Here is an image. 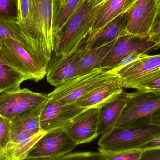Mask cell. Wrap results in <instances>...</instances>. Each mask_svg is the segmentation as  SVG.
Returning <instances> with one entry per match:
<instances>
[{"mask_svg":"<svg viewBox=\"0 0 160 160\" xmlns=\"http://www.w3.org/2000/svg\"><path fill=\"white\" fill-rule=\"evenodd\" d=\"M160 113V93L137 90L129 93V98L115 128L141 127L152 124Z\"/></svg>","mask_w":160,"mask_h":160,"instance_id":"277c9868","label":"cell"},{"mask_svg":"<svg viewBox=\"0 0 160 160\" xmlns=\"http://www.w3.org/2000/svg\"><path fill=\"white\" fill-rule=\"evenodd\" d=\"M78 145L65 129L47 132L35 145L28 156L56 158L73 151Z\"/></svg>","mask_w":160,"mask_h":160,"instance_id":"8fae6325","label":"cell"},{"mask_svg":"<svg viewBox=\"0 0 160 160\" xmlns=\"http://www.w3.org/2000/svg\"><path fill=\"white\" fill-rule=\"evenodd\" d=\"M117 74L123 88L143 90L148 83L160 77V54H146L121 69Z\"/></svg>","mask_w":160,"mask_h":160,"instance_id":"52a82bcc","label":"cell"},{"mask_svg":"<svg viewBox=\"0 0 160 160\" xmlns=\"http://www.w3.org/2000/svg\"><path fill=\"white\" fill-rule=\"evenodd\" d=\"M19 17L18 0H0V19L17 21Z\"/></svg>","mask_w":160,"mask_h":160,"instance_id":"cb8c5ba5","label":"cell"},{"mask_svg":"<svg viewBox=\"0 0 160 160\" xmlns=\"http://www.w3.org/2000/svg\"><path fill=\"white\" fill-rule=\"evenodd\" d=\"M151 41L149 36L142 38L131 35L125 34L116 41L114 45L100 64V68L110 69L114 64L126 55L134 51L147 53L159 48Z\"/></svg>","mask_w":160,"mask_h":160,"instance_id":"7c38bea8","label":"cell"},{"mask_svg":"<svg viewBox=\"0 0 160 160\" xmlns=\"http://www.w3.org/2000/svg\"><path fill=\"white\" fill-rule=\"evenodd\" d=\"M99 151L103 154L105 160H139L142 153V150L139 149L121 152Z\"/></svg>","mask_w":160,"mask_h":160,"instance_id":"d4e9b609","label":"cell"},{"mask_svg":"<svg viewBox=\"0 0 160 160\" xmlns=\"http://www.w3.org/2000/svg\"><path fill=\"white\" fill-rule=\"evenodd\" d=\"M136 0H108L101 5L91 32L100 29L121 14L128 12Z\"/></svg>","mask_w":160,"mask_h":160,"instance_id":"d6986e66","label":"cell"},{"mask_svg":"<svg viewBox=\"0 0 160 160\" xmlns=\"http://www.w3.org/2000/svg\"><path fill=\"white\" fill-rule=\"evenodd\" d=\"M116 41L93 49H87L83 42L80 44L77 76L100 68V64L114 45Z\"/></svg>","mask_w":160,"mask_h":160,"instance_id":"ac0fdd59","label":"cell"},{"mask_svg":"<svg viewBox=\"0 0 160 160\" xmlns=\"http://www.w3.org/2000/svg\"><path fill=\"white\" fill-rule=\"evenodd\" d=\"M152 123L160 125V113L153 118L152 120Z\"/></svg>","mask_w":160,"mask_h":160,"instance_id":"e575fe53","label":"cell"},{"mask_svg":"<svg viewBox=\"0 0 160 160\" xmlns=\"http://www.w3.org/2000/svg\"><path fill=\"white\" fill-rule=\"evenodd\" d=\"M88 109L75 103H61L50 99L40 116V127L48 132L66 128L80 118Z\"/></svg>","mask_w":160,"mask_h":160,"instance_id":"9c48e42d","label":"cell"},{"mask_svg":"<svg viewBox=\"0 0 160 160\" xmlns=\"http://www.w3.org/2000/svg\"><path fill=\"white\" fill-rule=\"evenodd\" d=\"M160 134V125L152 124L132 128H115L101 136L98 150L121 152L137 150Z\"/></svg>","mask_w":160,"mask_h":160,"instance_id":"3957f363","label":"cell"},{"mask_svg":"<svg viewBox=\"0 0 160 160\" xmlns=\"http://www.w3.org/2000/svg\"><path fill=\"white\" fill-rule=\"evenodd\" d=\"M98 113V109H88L77 121L65 128L78 145L90 142L99 136Z\"/></svg>","mask_w":160,"mask_h":160,"instance_id":"e0dca14e","label":"cell"},{"mask_svg":"<svg viewBox=\"0 0 160 160\" xmlns=\"http://www.w3.org/2000/svg\"><path fill=\"white\" fill-rule=\"evenodd\" d=\"M129 98V93L122 92L98 109V133L105 135L117 125Z\"/></svg>","mask_w":160,"mask_h":160,"instance_id":"2e32d148","label":"cell"},{"mask_svg":"<svg viewBox=\"0 0 160 160\" xmlns=\"http://www.w3.org/2000/svg\"><path fill=\"white\" fill-rule=\"evenodd\" d=\"M117 75L110 69L99 68L68 80L48 95L53 101L65 104L75 103L80 98Z\"/></svg>","mask_w":160,"mask_h":160,"instance_id":"5b68a950","label":"cell"},{"mask_svg":"<svg viewBox=\"0 0 160 160\" xmlns=\"http://www.w3.org/2000/svg\"><path fill=\"white\" fill-rule=\"evenodd\" d=\"M147 53L140 51L133 52L120 59L110 68V70L117 74V72L120 71L122 68L126 67L138 59L143 57Z\"/></svg>","mask_w":160,"mask_h":160,"instance_id":"484cf974","label":"cell"},{"mask_svg":"<svg viewBox=\"0 0 160 160\" xmlns=\"http://www.w3.org/2000/svg\"><path fill=\"white\" fill-rule=\"evenodd\" d=\"M0 160H7L6 156L4 149L0 144Z\"/></svg>","mask_w":160,"mask_h":160,"instance_id":"836d02e7","label":"cell"},{"mask_svg":"<svg viewBox=\"0 0 160 160\" xmlns=\"http://www.w3.org/2000/svg\"><path fill=\"white\" fill-rule=\"evenodd\" d=\"M11 128L10 120L0 115V144L5 150L10 142Z\"/></svg>","mask_w":160,"mask_h":160,"instance_id":"4316f807","label":"cell"},{"mask_svg":"<svg viewBox=\"0 0 160 160\" xmlns=\"http://www.w3.org/2000/svg\"><path fill=\"white\" fill-rule=\"evenodd\" d=\"M155 148H160V134L150 140L148 142L145 144L139 149L145 150Z\"/></svg>","mask_w":160,"mask_h":160,"instance_id":"4dcf8cb0","label":"cell"},{"mask_svg":"<svg viewBox=\"0 0 160 160\" xmlns=\"http://www.w3.org/2000/svg\"><path fill=\"white\" fill-rule=\"evenodd\" d=\"M123 88L121 80L117 75L80 98L76 102L86 109H99L123 92Z\"/></svg>","mask_w":160,"mask_h":160,"instance_id":"9a60e30c","label":"cell"},{"mask_svg":"<svg viewBox=\"0 0 160 160\" xmlns=\"http://www.w3.org/2000/svg\"><path fill=\"white\" fill-rule=\"evenodd\" d=\"M49 100L48 94L26 88L3 91L0 93V115L10 120Z\"/></svg>","mask_w":160,"mask_h":160,"instance_id":"ba28073f","label":"cell"},{"mask_svg":"<svg viewBox=\"0 0 160 160\" xmlns=\"http://www.w3.org/2000/svg\"><path fill=\"white\" fill-rule=\"evenodd\" d=\"M86 0H62V4L53 25L54 44L68 22Z\"/></svg>","mask_w":160,"mask_h":160,"instance_id":"44dd1931","label":"cell"},{"mask_svg":"<svg viewBox=\"0 0 160 160\" xmlns=\"http://www.w3.org/2000/svg\"><path fill=\"white\" fill-rule=\"evenodd\" d=\"M79 48L80 46L78 49L68 55H54L51 58L47 67L46 77L48 82L57 87L77 76Z\"/></svg>","mask_w":160,"mask_h":160,"instance_id":"4fadbf2b","label":"cell"},{"mask_svg":"<svg viewBox=\"0 0 160 160\" xmlns=\"http://www.w3.org/2000/svg\"><path fill=\"white\" fill-rule=\"evenodd\" d=\"M19 19L17 22L20 26L26 25L29 22L30 16V0H18Z\"/></svg>","mask_w":160,"mask_h":160,"instance_id":"f1b7e54d","label":"cell"},{"mask_svg":"<svg viewBox=\"0 0 160 160\" xmlns=\"http://www.w3.org/2000/svg\"><path fill=\"white\" fill-rule=\"evenodd\" d=\"M101 6L93 8L86 0L69 20L55 41L53 52L56 56H65L78 49L91 32Z\"/></svg>","mask_w":160,"mask_h":160,"instance_id":"7a4b0ae2","label":"cell"},{"mask_svg":"<svg viewBox=\"0 0 160 160\" xmlns=\"http://www.w3.org/2000/svg\"><path fill=\"white\" fill-rule=\"evenodd\" d=\"M143 90L160 93V77L148 83Z\"/></svg>","mask_w":160,"mask_h":160,"instance_id":"1f68e13d","label":"cell"},{"mask_svg":"<svg viewBox=\"0 0 160 160\" xmlns=\"http://www.w3.org/2000/svg\"><path fill=\"white\" fill-rule=\"evenodd\" d=\"M0 56L5 64L24 76L27 80L38 82L46 76L47 66L14 39L2 40Z\"/></svg>","mask_w":160,"mask_h":160,"instance_id":"8992f818","label":"cell"},{"mask_svg":"<svg viewBox=\"0 0 160 160\" xmlns=\"http://www.w3.org/2000/svg\"><path fill=\"white\" fill-rule=\"evenodd\" d=\"M158 0H136L128 12L125 34L142 38L149 36Z\"/></svg>","mask_w":160,"mask_h":160,"instance_id":"30bf717a","label":"cell"},{"mask_svg":"<svg viewBox=\"0 0 160 160\" xmlns=\"http://www.w3.org/2000/svg\"><path fill=\"white\" fill-rule=\"evenodd\" d=\"M107 1L108 0H89L93 8L99 6Z\"/></svg>","mask_w":160,"mask_h":160,"instance_id":"d6a6232c","label":"cell"},{"mask_svg":"<svg viewBox=\"0 0 160 160\" xmlns=\"http://www.w3.org/2000/svg\"><path fill=\"white\" fill-rule=\"evenodd\" d=\"M26 80L24 76L5 64L0 56V93L20 89L21 83Z\"/></svg>","mask_w":160,"mask_h":160,"instance_id":"7402d4cb","label":"cell"},{"mask_svg":"<svg viewBox=\"0 0 160 160\" xmlns=\"http://www.w3.org/2000/svg\"><path fill=\"white\" fill-rule=\"evenodd\" d=\"M127 12L121 14L98 30L90 32L83 41L87 49H93L113 42L125 35Z\"/></svg>","mask_w":160,"mask_h":160,"instance_id":"5bb4252c","label":"cell"},{"mask_svg":"<svg viewBox=\"0 0 160 160\" xmlns=\"http://www.w3.org/2000/svg\"><path fill=\"white\" fill-rule=\"evenodd\" d=\"M22 160H105L103 154L100 152H77L69 153L56 158L27 156Z\"/></svg>","mask_w":160,"mask_h":160,"instance_id":"603a6c76","label":"cell"},{"mask_svg":"<svg viewBox=\"0 0 160 160\" xmlns=\"http://www.w3.org/2000/svg\"><path fill=\"white\" fill-rule=\"evenodd\" d=\"M139 160H160V148L142 150Z\"/></svg>","mask_w":160,"mask_h":160,"instance_id":"f546056e","label":"cell"},{"mask_svg":"<svg viewBox=\"0 0 160 160\" xmlns=\"http://www.w3.org/2000/svg\"><path fill=\"white\" fill-rule=\"evenodd\" d=\"M14 39L18 42L28 51L38 58L46 66L48 65L38 54L32 46L29 40L26 38L22 31L19 24L16 21L3 20L0 19V48L1 41L3 39Z\"/></svg>","mask_w":160,"mask_h":160,"instance_id":"ffe728a7","label":"cell"},{"mask_svg":"<svg viewBox=\"0 0 160 160\" xmlns=\"http://www.w3.org/2000/svg\"><path fill=\"white\" fill-rule=\"evenodd\" d=\"M30 2L29 22L20 27L35 50L48 65L54 48L53 25L62 0H30Z\"/></svg>","mask_w":160,"mask_h":160,"instance_id":"6da1fadb","label":"cell"},{"mask_svg":"<svg viewBox=\"0 0 160 160\" xmlns=\"http://www.w3.org/2000/svg\"><path fill=\"white\" fill-rule=\"evenodd\" d=\"M149 38L160 48V0L158 2L157 12L149 32Z\"/></svg>","mask_w":160,"mask_h":160,"instance_id":"83f0119b","label":"cell"}]
</instances>
